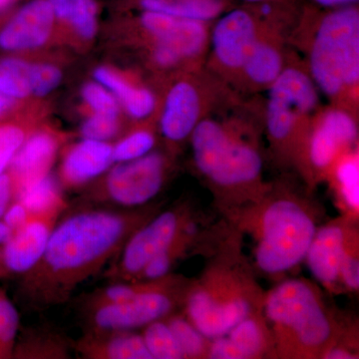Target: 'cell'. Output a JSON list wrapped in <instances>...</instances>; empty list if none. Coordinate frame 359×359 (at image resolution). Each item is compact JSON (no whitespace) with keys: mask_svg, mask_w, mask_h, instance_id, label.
<instances>
[{"mask_svg":"<svg viewBox=\"0 0 359 359\" xmlns=\"http://www.w3.org/2000/svg\"><path fill=\"white\" fill-rule=\"evenodd\" d=\"M192 147L198 169L219 185H242L254 181L261 173L262 159L257 151L233 140L212 120L196 125Z\"/></svg>","mask_w":359,"mask_h":359,"instance_id":"5b68a950","label":"cell"},{"mask_svg":"<svg viewBox=\"0 0 359 359\" xmlns=\"http://www.w3.org/2000/svg\"><path fill=\"white\" fill-rule=\"evenodd\" d=\"M29 217L30 212L26 209L25 205L20 201L14 200L7 208L2 219L13 229V231H16L27 223Z\"/></svg>","mask_w":359,"mask_h":359,"instance_id":"ab89813d","label":"cell"},{"mask_svg":"<svg viewBox=\"0 0 359 359\" xmlns=\"http://www.w3.org/2000/svg\"><path fill=\"white\" fill-rule=\"evenodd\" d=\"M54 22L48 0H30L0 30V48L6 51L39 48L50 37Z\"/></svg>","mask_w":359,"mask_h":359,"instance_id":"4fadbf2b","label":"cell"},{"mask_svg":"<svg viewBox=\"0 0 359 359\" xmlns=\"http://www.w3.org/2000/svg\"><path fill=\"white\" fill-rule=\"evenodd\" d=\"M167 323L173 332L185 358L202 355L205 348V337L190 321L181 318H173L168 320Z\"/></svg>","mask_w":359,"mask_h":359,"instance_id":"4dcf8cb0","label":"cell"},{"mask_svg":"<svg viewBox=\"0 0 359 359\" xmlns=\"http://www.w3.org/2000/svg\"><path fill=\"white\" fill-rule=\"evenodd\" d=\"M142 11H155L205 22L218 18L228 7V0H138Z\"/></svg>","mask_w":359,"mask_h":359,"instance_id":"603a6c76","label":"cell"},{"mask_svg":"<svg viewBox=\"0 0 359 359\" xmlns=\"http://www.w3.org/2000/svg\"><path fill=\"white\" fill-rule=\"evenodd\" d=\"M55 20L69 25L80 37L92 39L98 27L95 0H48Z\"/></svg>","mask_w":359,"mask_h":359,"instance_id":"cb8c5ba5","label":"cell"},{"mask_svg":"<svg viewBox=\"0 0 359 359\" xmlns=\"http://www.w3.org/2000/svg\"><path fill=\"white\" fill-rule=\"evenodd\" d=\"M200 115V97L188 82H179L168 93L161 130L171 141L184 140L192 134Z\"/></svg>","mask_w":359,"mask_h":359,"instance_id":"ac0fdd59","label":"cell"},{"mask_svg":"<svg viewBox=\"0 0 359 359\" xmlns=\"http://www.w3.org/2000/svg\"><path fill=\"white\" fill-rule=\"evenodd\" d=\"M347 254L346 233L337 224L316 231L306 259L314 278L325 285L339 280L340 266Z\"/></svg>","mask_w":359,"mask_h":359,"instance_id":"d6986e66","label":"cell"},{"mask_svg":"<svg viewBox=\"0 0 359 359\" xmlns=\"http://www.w3.org/2000/svg\"><path fill=\"white\" fill-rule=\"evenodd\" d=\"M14 0H0V11H4L13 4Z\"/></svg>","mask_w":359,"mask_h":359,"instance_id":"c3c4849f","label":"cell"},{"mask_svg":"<svg viewBox=\"0 0 359 359\" xmlns=\"http://www.w3.org/2000/svg\"><path fill=\"white\" fill-rule=\"evenodd\" d=\"M85 102L98 114L118 116L119 101L112 93L98 82H90L82 88Z\"/></svg>","mask_w":359,"mask_h":359,"instance_id":"836d02e7","label":"cell"},{"mask_svg":"<svg viewBox=\"0 0 359 359\" xmlns=\"http://www.w3.org/2000/svg\"><path fill=\"white\" fill-rule=\"evenodd\" d=\"M14 200L20 201L30 214L63 212L67 208L60 187L50 174L26 187Z\"/></svg>","mask_w":359,"mask_h":359,"instance_id":"d4e9b609","label":"cell"},{"mask_svg":"<svg viewBox=\"0 0 359 359\" xmlns=\"http://www.w3.org/2000/svg\"><path fill=\"white\" fill-rule=\"evenodd\" d=\"M238 1H243L245 4H257V2L269 1V0H238Z\"/></svg>","mask_w":359,"mask_h":359,"instance_id":"681fc988","label":"cell"},{"mask_svg":"<svg viewBox=\"0 0 359 359\" xmlns=\"http://www.w3.org/2000/svg\"><path fill=\"white\" fill-rule=\"evenodd\" d=\"M94 78L96 82L109 90L132 117L143 119L154 111V95L147 89L132 86L114 71L106 67L97 68L94 71Z\"/></svg>","mask_w":359,"mask_h":359,"instance_id":"7402d4cb","label":"cell"},{"mask_svg":"<svg viewBox=\"0 0 359 359\" xmlns=\"http://www.w3.org/2000/svg\"><path fill=\"white\" fill-rule=\"evenodd\" d=\"M119 131L118 116L94 113L83 123L81 135L83 139L108 142Z\"/></svg>","mask_w":359,"mask_h":359,"instance_id":"74e56055","label":"cell"},{"mask_svg":"<svg viewBox=\"0 0 359 359\" xmlns=\"http://www.w3.org/2000/svg\"><path fill=\"white\" fill-rule=\"evenodd\" d=\"M146 285L147 283H137L134 280H130V283H113L109 287L96 290L93 294L90 295L86 301L87 309L122 304L129 301L143 290Z\"/></svg>","mask_w":359,"mask_h":359,"instance_id":"1f68e13d","label":"cell"},{"mask_svg":"<svg viewBox=\"0 0 359 359\" xmlns=\"http://www.w3.org/2000/svg\"><path fill=\"white\" fill-rule=\"evenodd\" d=\"M356 135L358 128L351 116L344 111H330L311 139L309 155L314 166H330L340 149L353 143Z\"/></svg>","mask_w":359,"mask_h":359,"instance_id":"ffe728a7","label":"cell"},{"mask_svg":"<svg viewBox=\"0 0 359 359\" xmlns=\"http://www.w3.org/2000/svg\"><path fill=\"white\" fill-rule=\"evenodd\" d=\"M72 346L83 358L152 359L142 334L131 330H91Z\"/></svg>","mask_w":359,"mask_h":359,"instance_id":"e0dca14e","label":"cell"},{"mask_svg":"<svg viewBox=\"0 0 359 359\" xmlns=\"http://www.w3.org/2000/svg\"><path fill=\"white\" fill-rule=\"evenodd\" d=\"M271 84L266 125L273 138L283 140L289 136L297 117L316 108L318 93L311 78L294 68L283 70Z\"/></svg>","mask_w":359,"mask_h":359,"instance_id":"9c48e42d","label":"cell"},{"mask_svg":"<svg viewBox=\"0 0 359 359\" xmlns=\"http://www.w3.org/2000/svg\"><path fill=\"white\" fill-rule=\"evenodd\" d=\"M20 327V316L13 302L0 292V355H8Z\"/></svg>","mask_w":359,"mask_h":359,"instance_id":"d6a6232c","label":"cell"},{"mask_svg":"<svg viewBox=\"0 0 359 359\" xmlns=\"http://www.w3.org/2000/svg\"><path fill=\"white\" fill-rule=\"evenodd\" d=\"M245 6L222 16L212 33L215 54L219 62L229 68H242L257 41L256 7L255 4Z\"/></svg>","mask_w":359,"mask_h":359,"instance_id":"8fae6325","label":"cell"},{"mask_svg":"<svg viewBox=\"0 0 359 359\" xmlns=\"http://www.w3.org/2000/svg\"><path fill=\"white\" fill-rule=\"evenodd\" d=\"M59 147L60 138L50 132L37 131L27 136L9 166L14 199L26 187L49 175Z\"/></svg>","mask_w":359,"mask_h":359,"instance_id":"5bb4252c","label":"cell"},{"mask_svg":"<svg viewBox=\"0 0 359 359\" xmlns=\"http://www.w3.org/2000/svg\"><path fill=\"white\" fill-rule=\"evenodd\" d=\"M164 174V158L158 153L117 163L104 179L94 199L122 207L146 204L160 192Z\"/></svg>","mask_w":359,"mask_h":359,"instance_id":"8992f818","label":"cell"},{"mask_svg":"<svg viewBox=\"0 0 359 359\" xmlns=\"http://www.w3.org/2000/svg\"><path fill=\"white\" fill-rule=\"evenodd\" d=\"M266 316L278 330L292 334L299 346L309 351L320 349L332 337V323L320 299L302 280H287L271 290Z\"/></svg>","mask_w":359,"mask_h":359,"instance_id":"277c9868","label":"cell"},{"mask_svg":"<svg viewBox=\"0 0 359 359\" xmlns=\"http://www.w3.org/2000/svg\"><path fill=\"white\" fill-rule=\"evenodd\" d=\"M184 224L178 212L169 211L142 224L122 248L118 261L110 266L106 276L122 282L134 280L150 259L178 240Z\"/></svg>","mask_w":359,"mask_h":359,"instance_id":"52a82bcc","label":"cell"},{"mask_svg":"<svg viewBox=\"0 0 359 359\" xmlns=\"http://www.w3.org/2000/svg\"><path fill=\"white\" fill-rule=\"evenodd\" d=\"M140 22L158 43L171 49L181 59L197 55L204 47L205 22L148 11L142 13Z\"/></svg>","mask_w":359,"mask_h":359,"instance_id":"9a60e30c","label":"cell"},{"mask_svg":"<svg viewBox=\"0 0 359 359\" xmlns=\"http://www.w3.org/2000/svg\"><path fill=\"white\" fill-rule=\"evenodd\" d=\"M154 59L161 66H173L181 57L164 45L157 43L154 50Z\"/></svg>","mask_w":359,"mask_h":359,"instance_id":"7bdbcfd3","label":"cell"},{"mask_svg":"<svg viewBox=\"0 0 359 359\" xmlns=\"http://www.w3.org/2000/svg\"><path fill=\"white\" fill-rule=\"evenodd\" d=\"M11 104H13V100L6 98V96H4L0 93V116L4 114V113L8 109L9 106H11Z\"/></svg>","mask_w":359,"mask_h":359,"instance_id":"7dc6e473","label":"cell"},{"mask_svg":"<svg viewBox=\"0 0 359 359\" xmlns=\"http://www.w3.org/2000/svg\"><path fill=\"white\" fill-rule=\"evenodd\" d=\"M242 68L256 83L271 84L283 71L282 56L271 44L257 40L250 49Z\"/></svg>","mask_w":359,"mask_h":359,"instance_id":"484cf974","label":"cell"},{"mask_svg":"<svg viewBox=\"0 0 359 359\" xmlns=\"http://www.w3.org/2000/svg\"><path fill=\"white\" fill-rule=\"evenodd\" d=\"M181 240V237H179L173 245H170L167 250H163L157 256L150 259L140 273H138V276L134 278V280H144L151 282V280H158L165 278L171 269L172 264H173L177 255L181 250V248H180Z\"/></svg>","mask_w":359,"mask_h":359,"instance_id":"8d00e7d4","label":"cell"},{"mask_svg":"<svg viewBox=\"0 0 359 359\" xmlns=\"http://www.w3.org/2000/svg\"><path fill=\"white\" fill-rule=\"evenodd\" d=\"M145 219L141 212L88 209L58 221L41 259L23 275L26 299L36 309L65 304L119 255Z\"/></svg>","mask_w":359,"mask_h":359,"instance_id":"6da1fadb","label":"cell"},{"mask_svg":"<svg viewBox=\"0 0 359 359\" xmlns=\"http://www.w3.org/2000/svg\"><path fill=\"white\" fill-rule=\"evenodd\" d=\"M14 201V186L9 173L0 175V219L4 217L8 205Z\"/></svg>","mask_w":359,"mask_h":359,"instance_id":"b9f144b4","label":"cell"},{"mask_svg":"<svg viewBox=\"0 0 359 359\" xmlns=\"http://www.w3.org/2000/svg\"><path fill=\"white\" fill-rule=\"evenodd\" d=\"M142 337L152 359L185 358L173 332L164 321L156 320L146 325Z\"/></svg>","mask_w":359,"mask_h":359,"instance_id":"83f0119b","label":"cell"},{"mask_svg":"<svg viewBox=\"0 0 359 359\" xmlns=\"http://www.w3.org/2000/svg\"><path fill=\"white\" fill-rule=\"evenodd\" d=\"M13 229L4 219H0V247L4 248L13 237Z\"/></svg>","mask_w":359,"mask_h":359,"instance_id":"f6af8a7d","label":"cell"},{"mask_svg":"<svg viewBox=\"0 0 359 359\" xmlns=\"http://www.w3.org/2000/svg\"><path fill=\"white\" fill-rule=\"evenodd\" d=\"M163 278L148 282L129 301L88 309L91 330H132L162 320L173 309L175 302Z\"/></svg>","mask_w":359,"mask_h":359,"instance_id":"ba28073f","label":"cell"},{"mask_svg":"<svg viewBox=\"0 0 359 359\" xmlns=\"http://www.w3.org/2000/svg\"><path fill=\"white\" fill-rule=\"evenodd\" d=\"M309 1L313 2L316 6L323 7V8H335V7L358 4V0H309Z\"/></svg>","mask_w":359,"mask_h":359,"instance_id":"ee69618b","label":"cell"},{"mask_svg":"<svg viewBox=\"0 0 359 359\" xmlns=\"http://www.w3.org/2000/svg\"><path fill=\"white\" fill-rule=\"evenodd\" d=\"M61 214H30L27 223L14 231L9 242L2 248L1 259L7 271L25 275L39 263Z\"/></svg>","mask_w":359,"mask_h":359,"instance_id":"7c38bea8","label":"cell"},{"mask_svg":"<svg viewBox=\"0 0 359 359\" xmlns=\"http://www.w3.org/2000/svg\"><path fill=\"white\" fill-rule=\"evenodd\" d=\"M264 332L259 321L248 316L228 334L214 339L209 355L212 359L252 358L264 351Z\"/></svg>","mask_w":359,"mask_h":359,"instance_id":"44dd1931","label":"cell"},{"mask_svg":"<svg viewBox=\"0 0 359 359\" xmlns=\"http://www.w3.org/2000/svg\"><path fill=\"white\" fill-rule=\"evenodd\" d=\"M26 138L25 129L18 125H0V175L6 173Z\"/></svg>","mask_w":359,"mask_h":359,"instance_id":"d590c367","label":"cell"},{"mask_svg":"<svg viewBox=\"0 0 359 359\" xmlns=\"http://www.w3.org/2000/svg\"><path fill=\"white\" fill-rule=\"evenodd\" d=\"M69 348L67 341L57 334L32 330L25 358H69Z\"/></svg>","mask_w":359,"mask_h":359,"instance_id":"f1b7e54d","label":"cell"},{"mask_svg":"<svg viewBox=\"0 0 359 359\" xmlns=\"http://www.w3.org/2000/svg\"><path fill=\"white\" fill-rule=\"evenodd\" d=\"M154 145L155 138L150 132H134L113 146V159L114 163L138 159L150 153Z\"/></svg>","mask_w":359,"mask_h":359,"instance_id":"f546056e","label":"cell"},{"mask_svg":"<svg viewBox=\"0 0 359 359\" xmlns=\"http://www.w3.org/2000/svg\"><path fill=\"white\" fill-rule=\"evenodd\" d=\"M113 164V145L109 142L83 139L63 158L61 183L65 188H78L105 173Z\"/></svg>","mask_w":359,"mask_h":359,"instance_id":"2e32d148","label":"cell"},{"mask_svg":"<svg viewBox=\"0 0 359 359\" xmlns=\"http://www.w3.org/2000/svg\"><path fill=\"white\" fill-rule=\"evenodd\" d=\"M330 9L318 22L311 71L320 90L334 96L358 82L359 11L355 4Z\"/></svg>","mask_w":359,"mask_h":359,"instance_id":"7a4b0ae2","label":"cell"},{"mask_svg":"<svg viewBox=\"0 0 359 359\" xmlns=\"http://www.w3.org/2000/svg\"><path fill=\"white\" fill-rule=\"evenodd\" d=\"M32 65L20 58L0 59V93L11 100L32 94Z\"/></svg>","mask_w":359,"mask_h":359,"instance_id":"4316f807","label":"cell"},{"mask_svg":"<svg viewBox=\"0 0 359 359\" xmlns=\"http://www.w3.org/2000/svg\"><path fill=\"white\" fill-rule=\"evenodd\" d=\"M250 304L243 297H218L205 290L189 295L187 313L191 323L207 339L223 337L245 320Z\"/></svg>","mask_w":359,"mask_h":359,"instance_id":"30bf717a","label":"cell"},{"mask_svg":"<svg viewBox=\"0 0 359 359\" xmlns=\"http://www.w3.org/2000/svg\"><path fill=\"white\" fill-rule=\"evenodd\" d=\"M340 193L346 205L353 210L359 207V169L355 159L344 160L337 168Z\"/></svg>","mask_w":359,"mask_h":359,"instance_id":"e575fe53","label":"cell"},{"mask_svg":"<svg viewBox=\"0 0 359 359\" xmlns=\"http://www.w3.org/2000/svg\"><path fill=\"white\" fill-rule=\"evenodd\" d=\"M325 358L330 359H351L354 358L353 354L341 348H332L327 353Z\"/></svg>","mask_w":359,"mask_h":359,"instance_id":"bcb514c9","label":"cell"},{"mask_svg":"<svg viewBox=\"0 0 359 359\" xmlns=\"http://www.w3.org/2000/svg\"><path fill=\"white\" fill-rule=\"evenodd\" d=\"M339 278H341L349 289L358 290L359 263L358 257L347 252L342 261L341 266H340Z\"/></svg>","mask_w":359,"mask_h":359,"instance_id":"60d3db41","label":"cell"},{"mask_svg":"<svg viewBox=\"0 0 359 359\" xmlns=\"http://www.w3.org/2000/svg\"><path fill=\"white\" fill-rule=\"evenodd\" d=\"M32 94L43 97L51 93L60 84L62 73L51 65H32Z\"/></svg>","mask_w":359,"mask_h":359,"instance_id":"f35d334b","label":"cell"},{"mask_svg":"<svg viewBox=\"0 0 359 359\" xmlns=\"http://www.w3.org/2000/svg\"><path fill=\"white\" fill-rule=\"evenodd\" d=\"M313 219L290 200L273 203L263 216L256 262L262 271L280 273L294 268L306 257L316 235Z\"/></svg>","mask_w":359,"mask_h":359,"instance_id":"3957f363","label":"cell"}]
</instances>
